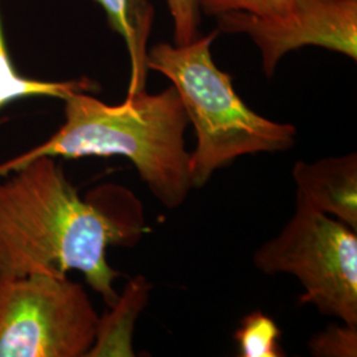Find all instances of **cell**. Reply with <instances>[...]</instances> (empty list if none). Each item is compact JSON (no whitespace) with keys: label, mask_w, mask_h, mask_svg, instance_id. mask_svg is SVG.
Listing matches in <instances>:
<instances>
[{"label":"cell","mask_w":357,"mask_h":357,"mask_svg":"<svg viewBox=\"0 0 357 357\" xmlns=\"http://www.w3.org/2000/svg\"><path fill=\"white\" fill-rule=\"evenodd\" d=\"M265 274L286 273L301 282L299 302L357 326V233L296 199L291 220L255 257Z\"/></svg>","instance_id":"cell-4"},{"label":"cell","mask_w":357,"mask_h":357,"mask_svg":"<svg viewBox=\"0 0 357 357\" xmlns=\"http://www.w3.org/2000/svg\"><path fill=\"white\" fill-rule=\"evenodd\" d=\"M149 293L150 284L143 277L130 281L123 295L110 307L113 311L100 318L96 342L86 356H134L131 333Z\"/></svg>","instance_id":"cell-9"},{"label":"cell","mask_w":357,"mask_h":357,"mask_svg":"<svg viewBox=\"0 0 357 357\" xmlns=\"http://www.w3.org/2000/svg\"><path fill=\"white\" fill-rule=\"evenodd\" d=\"M94 88L96 84L88 78L65 82H48L20 76L8 56L0 23V110L7 103L26 97H53L64 100L73 91H89Z\"/></svg>","instance_id":"cell-10"},{"label":"cell","mask_w":357,"mask_h":357,"mask_svg":"<svg viewBox=\"0 0 357 357\" xmlns=\"http://www.w3.org/2000/svg\"><path fill=\"white\" fill-rule=\"evenodd\" d=\"M100 317L66 275H0V357L86 356Z\"/></svg>","instance_id":"cell-5"},{"label":"cell","mask_w":357,"mask_h":357,"mask_svg":"<svg viewBox=\"0 0 357 357\" xmlns=\"http://www.w3.org/2000/svg\"><path fill=\"white\" fill-rule=\"evenodd\" d=\"M107 15L109 24L119 33L128 47L130 82L128 96L146 90L149 75L147 44L153 29L151 0H96Z\"/></svg>","instance_id":"cell-8"},{"label":"cell","mask_w":357,"mask_h":357,"mask_svg":"<svg viewBox=\"0 0 357 357\" xmlns=\"http://www.w3.org/2000/svg\"><path fill=\"white\" fill-rule=\"evenodd\" d=\"M63 101L64 125L36 149L0 166V174L38 156H123L166 208L183 205L193 188L184 138L190 121L174 86L128 96L121 105H106L86 91H73Z\"/></svg>","instance_id":"cell-2"},{"label":"cell","mask_w":357,"mask_h":357,"mask_svg":"<svg viewBox=\"0 0 357 357\" xmlns=\"http://www.w3.org/2000/svg\"><path fill=\"white\" fill-rule=\"evenodd\" d=\"M174 22L176 45H184L199 38L200 7L199 0H166Z\"/></svg>","instance_id":"cell-14"},{"label":"cell","mask_w":357,"mask_h":357,"mask_svg":"<svg viewBox=\"0 0 357 357\" xmlns=\"http://www.w3.org/2000/svg\"><path fill=\"white\" fill-rule=\"evenodd\" d=\"M0 181V275L77 270L113 307L121 275L107 262L110 246H134L146 231L134 196L116 209L82 200L52 156H38Z\"/></svg>","instance_id":"cell-1"},{"label":"cell","mask_w":357,"mask_h":357,"mask_svg":"<svg viewBox=\"0 0 357 357\" xmlns=\"http://www.w3.org/2000/svg\"><path fill=\"white\" fill-rule=\"evenodd\" d=\"M217 19L218 31L253 38L266 77L274 75L286 53L307 45L357 59V0H294L291 13L282 19L245 13H222Z\"/></svg>","instance_id":"cell-6"},{"label":"cell","mask_w":357,"mask_h":357,"mask_svg":"<svg viewBox=\"0 0 357 357\" xmlns=\"http://www.w3.org/2000/svg\"><path fill=\"white\" fill-rule=\"evenodd\" d=\"M217 33L184 45L159 43L147 52L149 70L172 82L196 131L192 187H203L217 169L243 155L284 153L296 137L295 126L257 114L240 98L231 76L212 59L211 45Z\"/></svg>","instance_id":"cell-3"},{"label":"cell","mask_w":357,"mask_h":357,"mask_svg":"<svg viewBox=\"0 0 357 357\" xmlns=\"http://www.w3.org/2000/svg\"><path fill=\"white\" fill-rule=\"evenodd\" d=\"M282 332L275 320L255 310L246 315L240 327L234 332V340L238 345V356H286L280 344Z\"/></svg>","instance_id":"cell-11"},{"label":"cell","mask_w":357,"mask_h":357,"mask_svg":"<svg viewBox=\"0 0 357 357\" xmlns=\"http://www.w3.org/2000/svg\"><path fill=\"white\" fill-rule=\"evenodd\" d=\"M294 0H199L200 11L208 16L245 13L262 19H282L293 10Z\"/></svg>","instance_id":"cell-12"},{"label":"cell","mask_w":357,"mask_h":357,"mask_svg":"<svg viewBox=\"0 0 357 357\" xmlns=\"http://www.w3.org/2000/svg\"><path fill=\"white\" fill-rule=\"evenodd\" d=\"M308 348L311 355L318 357H356L357 326L332 324L315 335Z\"/></svg>","instance_id":"cell-13"},{"label":"cell","mask_w":357,"mask_h":357,"mask_svg":"<svg viewBox=\"0 0 357 357\" xmlns=\"http://www.w3.org/2000/svg\"><path fill=\"white\" fill-rule=\"evenodd\" d=\"M296 199L357 230V155L296 162Z\"/></svg>","instance_id":"cell-7"}]
</instances>
